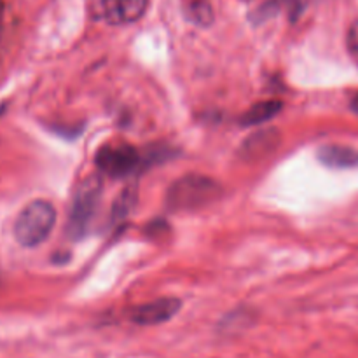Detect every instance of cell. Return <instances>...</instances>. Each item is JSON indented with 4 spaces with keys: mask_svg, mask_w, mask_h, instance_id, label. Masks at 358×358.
Wrapping results in <instances>:
<instances>
[{
    "mask_svg": "<svg viewBox=\"0 0 358 358\" xmlns=\"http://www.w3.org/2000/svg\"><path fill=\"white\" fill-rule=\"evenodd\" d=\"M56 222V210L45 199L28 203L14 222V238L23 247H37L44 243Z\"/></svg>",
    "mask_w": 358,
    "mask_h": 358,
    "instance_id": "cell-1",
    "label": "cell"
},
{
    "mask_svg": "<svg viewBox=\"0 0 358 358\" xmlns=\"http://www.w3.org/2000/svg\"><path fill=\"white\" fill-rule=\"evenodd\" d=\"M220 194V187L212 178L189 175L175 182L166 194L168 208L173 212L198 210L212 203Z\"/></svg>",
    "mask_w": 358,
    "mask_h": 358,
    "instance_id": "cell-2",
    "label": "cell"
},
{
    "mask_svg": "<svg viewBox=\"0 0 358 358\" xmlns=\"http://www.w3.org/2000/svg\"><path fill=\"white\" fill-rule=\"evenodd\" d=\"M101 194V180L98 177H87L80 182L73 194L72 206L66 231L72 238H80L87 231V226L93 219L94 208L98 205V198Z\"/></svg>",
    "mask_w": 358,
    "mask_h": 358,
    "instance_id": "cell-3",
    "label": "cell"
},
{
    "mask_svg": "<svg viewBox=\"0 0 358 358\" xmlns=\"http://www.w3.org/2000/svg\"><path fill=\"white\" fill-rule=\"evenodd\" d=\"M96 166L108 177H124L138 166L140 154L133 145L124 142L107 143L96 152Z\"/></svg>",
    "mask_w": 358,
    "mask_h": 358,
    "instance_id": "cell-4",
    "label": "cell"
},
{
    "mask_svg": "<svg viewBox=\"0 0 358 358\" xmlns=\"http://www.w3.org/2000/svg\"><path fill=\"white\" fill-rule=\"evenodd\" d=\"M182 303L177 297H161L136 306L129 313V320L138 325H159L171 320L180 311Z\"/></svg>",
    "mask_w": 358,
    "mask_h": 358,
    "instance_id": "cell-5",
    "label": "cell"
},
{
    "mask_svg": "<svg viewBox=\"0 0 358 358\" xmlns=\"http://www.w3.org/2000/svg\"><path fill=\"white\" fill-rule=\"evenodd\" d=\"M149 0H100V16L110 24H128L145 14Z\"/></svg>",
    "mask_w": 358,
    "mask_h": 358,
    "instance_id": "cell-6",
    "label": "cell"
},
{
    "mask_svg": "<svg viewBox=\"0 0 358 358\" xmlns=\"http://www.w3.org/2000/svg\"><path fill=\"white\" fill-rule=\"evenodd\" d=\"M318 159L329 168H338V170H346V168L358 166V150L353 147L338 145H324L318 150Z\"/></svg>",
    "mask_w": 358,
    "mask_h": 358,
    "instance_id": "cell-7",
    "label": "cell"
},
{
    "mask_svg": "<svg viewBox=\"0 0 358 358\" xmlns=\"http://www.w3.org/2000/svg\"><path fill=\"white\" fill-rule=\"evenodd\" d=\"M280 108H282V101L278 100L259 101V103H255L254 107H250L245 112V115L241 117V124H262V122L269 121V119L275 117L276 114H280Z\"/></svg>",
    "mask_w": 358,
    "mask_h": 358,
    "instance_id": "cell-8",
    "label": "cell"
},
{
    "mask_svg": "<svg viewBox=\"0 0 358 358\" xmlns=\"http://www.w3.org/2000/svg\"><path fill=\"white\" fill-rule=\"evenodd\" d=\"M136 201V189L135 185H128L126 189H122L119 198L115 199L114 203V210H112V219L117 222V220L126 219L131 212V208L135 206Z\"/></svg>",
    "mask_w": 358,
    "mask_h": 358,
    "instance_id": "cell-9",
    "label": "cell"
},
{
    "mask_svg": "<svg viewBox=\"0 0 358 358\" xmlns=\"http://www.w3.org/2000/svg\"><path fill=\"white\" fill-rule=\"evenodd\" d=\"M346 45H348V51L352 55V58L358 63V20L353 21L352 27L348 28V34H346Z\"/></svg>",
    "mask_w": 358,
    "mask_h": 358,
    "instance_id": "cell-10",
    "label": "cell"
},
{
    "mask_svg": "<svg viewBox=\"0 0 358 358\" xmlns=\"http://www.w3.org/2000/svg\"><path fill=\"white\" fill-rule=\"evenodd\" d=\"M352 110L355 112V114H358V93L352 98Z\"/></svg>",
    "mask_w": 358,
    "mask_h": 358,
    "instance_id": "cell-11",
    "label": "cell"
}]
</instances>
